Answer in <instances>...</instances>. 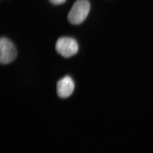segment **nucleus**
<instances>
[{
    "mask_svg": "<svg viewBox=\"0 0 153 153\" xmlns=\"http://www.w3.org/2000/svg\"><path fill=\"white\" fill-rule=\"evenodd\" d=\"M90 4L87 0H77L69 12L68 19L73 25H79L88 16Z\"/></svg>",
    "mask_w": 153,
    "mask_h": 153,
    "instance_id": "obj_1",
    "label": "nucleus"
},
{
    "mask_svg": "<svg viewBox=\"0 0 153 153\" xmlns=\"http://www.w3.org/2000/svg\"><path fill=\"white\" fill-rule=\"evenodd\" d=\"M56 49L58 53L65 58H69L78 52V43L75 39L68 37L58 39L56 44Z\"/></svg>",
    "mask_w": 153,
    "mask_h": 153,
    "instance_id": "obj_2",
    "label": "nucleus"
},
{
    "mask_svg": "<svg viewBox=\"0 0 153 153\" xmlns=\"http://www.w3.org/2000/svg\"><path fill=\"white\" fill-rule=\"evenodd\" d=\"M16 50L13 43L6 38L0 40V62L2 64L10 63L16 57Z\"/></svg>",
    "mask_w": 153,
    "mask_h": 153,
    "instance_id": "obj_3",
    "label": "nucleus"
},
{
    "mask_svg": "<svg viewBox=\"0 0 153 153\" xmlns=\"http://www.w3.org/2000/svg\"><path fill=\"white\" fill-rule=\"evenodd\" d=\"M74 82L71 76H67L59 80L56 84L57 94L59 98H68L74 90Z\"/></svg>",
    "mask_w": 153,
    "mask_h": 153,
    "instance_id": "obj_4",
    "label": "nucleus"
},
{
    "mask_svg": "<svg viewBox=\"0 0 153 153\" xmlns=\"http://www.w3.org/2000/svg\"><path fill=\"white\" fill-rule=\"evenodd\" d=\"M51 2L53 3V4H60L65 3L66 0H50Z\"/></svg>",
    "mask_w": 153,
    "mask_h": 153,
    "instance_id": "obj_5",
    "label": "nucleus"
}]
</instances>
